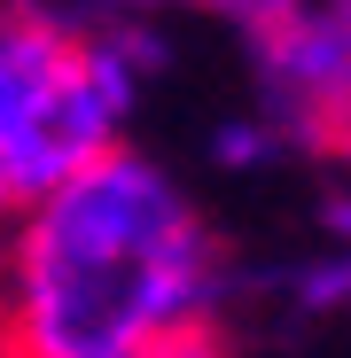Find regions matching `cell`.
<instances>
[{
  "instance_id": "6da1fadb",
  "label": "cell",
  "mask_w": 351,
  "mask_h": 358,
  "mask_svg": "<svg viewBox=\"0 0 351 358\" xmlns=\"http://www.w3.org/2000/svg\"><path fill=\"white\" fill-rule=\"evenodd\" d=\"M24 218L0 358H141L172 320L203 312V218L149 156L109 141Z\"/></svg>"
},
{
  "instance_id": "7a4b0ae2",
  "label": "cell",
  "mask_w": 351,
  "mask_h": 358,
  "mask_svg": "<svg viewBox=\"0 0 351 358\" xmlns=\"http://www.w3.org/2000/svg\"><path fill=\"white\" fill-rule=\"evenodd\" d=\"M125 55L117 39L39 8L0 0V218H24L39 195L117 141Z\"/></svg>"
},
{
  "instance_id": "3957f363",
  "label": "cell",
  "mask_w": 351,
  "mask_h": 358,
  "mask_svg": "<svg viewBox=\"0 0 351 358\" xmlns=\"http://www.w3.org/2000/svg\"><path fill=\"white\" fill-rule=\"evenodd\" d=\"M141 358H234V343H226V327H219V312L203 304V312H188V320H172Z\"/></svg>"
}]
</instances>
